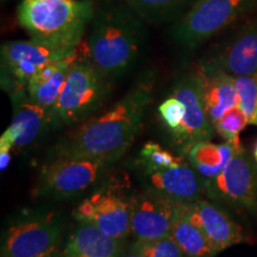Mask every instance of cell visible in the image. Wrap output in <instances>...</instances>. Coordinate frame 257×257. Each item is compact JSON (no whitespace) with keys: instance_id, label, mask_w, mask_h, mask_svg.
Here are the masks:
<instances>
[{"instance_id":"cell-14","label":"cell","mask_w":257,"mask_h":257,"mask_svg":"<svg viewBox=\"0 0 257 257\" xmlns=\"http://www.w3.org/2000/svg\"><path fill=\"white\" fill-rule=\"evenodd\" d=\"M199 67L219 69L232 76L257 75V19L234 32Z\"/></svg>"},{"instance_id":"cell-23","label":"cell","mask_w":257,"mask_h":257,"mask_svg":"<svg viewBox=\"0 0 257 257\" xmlns=\"http://www.w3.org/2000/svg\"><path fill=\"white\" fill-rule=\"evenodd\" d=\"M184 156L174 155L165 149L159 143L148 142L141 149L138 155V172H153V170L167 168L179 163Z\"/></svg>"},{"instance_id":"cell-21","label":"cell","mask_w":257,"mask_h":257,"mask_svg":"<svg viewBox=\"0 0 257 257\" xmlns=\"http://www.w3.org/2000/svg\"><path fill=\"white\" fill-rule=\"evenodd\" d=\"M170 236L178 243L185 257H214L217 255L205 233L186 214L182 202H179Z\"/></svg>"},{"instance_id":"cell-24","label":"cell","mask_w":257,"mask_h":257,"mask_svg":"<svg viewBox=\"0 0 257 257\" xmlns=\"http://www.w3.org/2000/svg\"><path fill=\"white\" fill-rule=\"evenodd\" d=\"M233 81L238 94V107L246 115L249 124H252L257 113V76H233Z\"/></svg>"},{"instance_id":"cell-19","label":"cell","mask_w":257,"mask_h":257,"mask_svg":"<svg viewBox=\"0 0 257 257\" xmlns=\"http://www.w3.org/2000/svg\"><path fill=\"white\" fill-rule=\"evenodd\" d=\"M76 59L78 53L75 50L38 70L28 83L27 92L29 98L36 104L54 111L68 76L70 66Z\"/></svg>"},{"instance_id":"cell-1","label":"cell","mask_w":257,"mask_h":257,"mask_svg":"<svg viewBox=\"0 0 257 257\" xmlns=\"http://www.w3.org/2000/svg\"><path fill=\"white\" fill-rule=\"evenodd\" d=\"M154 85V74L144 72L110 110L70 128L48 157H87L114 165L133 146L147 107L152 102Z\"/></svg>"},{"instance_id":"cell-28","label":"cell","mask_w":257,"mask_h":257,"mask_svg":"<svg viewBox=\"0 0 257 257\" xmlns=\"http://www.w3.org/2000/svg\"><path fill=\"white\" fill-rule=\"evenodd\" d=\"M11 152H8V150H0V169H2L3 173L8 169L10 162H11Z\"/></svg>"},{"instance_id":"cell-13","label":"cell","mask_w":257,"mask_h":257,"mask_svg":"<svg viewBox=\"0 0 257 257\" xmlns=\"http://www.w3.org/2000/svg\"><path fill=\"white\" fill-rule=\"evenodd\" d=\"M179 202L149 187L135 191L131 214L134 240H156L170 236Z\"/></svg>"},{"instance_id":"cell-4","label":"cell","mask_w":257,"mask_h":257,"mask_svg":"<svg viewBox=\"0 0 257 257\" xmlns=\"http://www.w3.org/2000/svg\"><path fill=\"white\" fill-rule=\"evenodd\" d=\"M66 218L49 207L23 208L6 221L0 257H47L60 249Z\"/></svg>"},{"instance_id":"cell-3","label":"cell","mask_w":257,"mask_h":257,"mask_svg":"<svg viewBox=\"0 0 257 257\" xmlns=\"http://www.w3.org/2000/svg\"><path fill=\"white\" fill-rule=\"evenodd\" d=\"M95 5L94 0H22L17 19L31 40L72 53L92 23Z\"/></svg>"},{"instance_id":"cell-17","label":"cell","mask_w":257,"mask_h":257,"mask_svg":"<svg viewBox=\"0 0 257 257\" xmlns=\"http://www.w3.org/2000/svg\"><path fill=\"white\" fill-rule=\"evenodd\" d=\"M126 242L114 239L95 225L76 221L64 242L62 257H120Z\"/></svg>"},{"instance_id":"cell-15","label":"cell","mask_w":257,"mask_h":257,"mask_svg":"<svg viewBox=\"0 0 257 257\" xmlns=\"http://www.w3.org/2000/svg\"><path fill=\"white\" fill-rule=\"evenodd\" d=\"M182 206L189 219L205 233L217 253L244 240L242 227L217 202L201 198L188 204L182 202Z\"/></svg>"},{"instance_id":"cell-8","label":"cell","mask_w":257,"mask_h":257,"mask_svg":"<svg viewBox=\"0 0 257 257\" xmlns=\"http://www.w3.org/2000/svg\"><path fill=\"white\" fill-rule=\"evenodd\" d=\"M257 8V0H195L170 25L169 36L179 47L194 50Z\"/></svg>"},{"instance_id":"cell-29","label":"cell","mask_w":257,"mask_h":257,"mask_svg":"<svg viewBox=\"0 0 257 257\" xmlns=\"http://www.w3.org/2000/svg\"><path fill=\"white\" fill-rule=\"evenodd\" d=\"M120 257H146V256H143L142 253L137 252L136 250L130 248V245H126V248L124 249V251L120 255Z\"/></svg>"},{"instance_id":"cell-20","label":"cell","mask_w":257,"mask_h":257,"mask_svg":"<svg viewBox=\"0 0 257 257\" xmlns=\"http://www.w3.org/2000/svg\"><path fill=\"white\" fill-rule=\"evenodd\" d=\"M240 148L243 147H234L229 142L213 144L207 141L193 147L186 159L204 182L219 175Z\"/></svg>"},{"instance_id":"cell-16","label":"cell","mask_w":257,"mask_h":257,"mask_svg":"<svg viewBox=\"0 0 257 257\" xmlns=\"http://www.w3.org/2000/svg\"><path fill=\"white\" fill-rule=\"evenodd\" d=\"M144 187L166 195L176 202L197 201L204 194V182L184 156L179 163L167 168L140 172Z\"/></svg>"},{"instance_id":"cell-9","label":"cell","mask_w":257,"mask_h":257,"mask_svg":"<svg viewBox=\"0 0 257 257\" xmlns=\"http://www.w3.org/2000/svg\"><path fill=\"white\" fill-rule=\"evenodd\" d=\"M204 194L223 207L256 212L257 163L255 159L240 148L219 175L204 181Z\"/></svg>"},{"instance_id":"cell-31","label":"cell","mask_w":257,"mask_h":257,"mask_svg":"<svg viewBox=\"0 0 257 257\" xmlns=\"http://www.w3.org/2000/svg\"><path fill=\"white\" fill-rule=\"evenodd\" d=\"M10 2H12V0H0V3H2V5H6V4H9Z\"/></svg>"},{"instance_id":"cell-10","label":"cell","mask_w":257,"mask_h":257,"mask_svg":"<svg viewBox=\"0 0 257 257\" xmlns=\"http://www.w3.org/2000/svg\"><path fill=\"white\" fill-rule=\"evenodd\" d=\"M69 54L34 40L5 42L0 49L3 89L10 96L27 91L29 81L38 70Z\"/></svg>"},{"instance_id":"cell-6","label":"cell","mask_w":257,"mask_h":257,"mask_svg":"<svg viewBox=\"0 0 257 257\" xmlns=\"http://www.w3.org/2000/svg\"><path fill=\"white\" fill-rule=\"evenodd\" d=\"M112 81L87 57H78L54 108L57 126H75L98 114L110 98Z\"/></svg>"},{"instance_id":"cell-22","label":"cell","mask_w":257,"mask_h":257,"mask_svg":"<svg viewBox=\"0 0 257 257\" xmlns=\"http://www.w3.org/2000/svg\"><path fill=\"white\" fill-rule=\"evenodd\" d=\"M135 12L152 25L174 24L195 0H125Z\"/></svg>"},{"instance_id":"cell-32","label":"cell","mask_w":257,"mask_h":257,"mask_svg":"<svg viewBox=\"0 0 257 257\" xmlns=\"http://www.w3.org/2000/svg\"><path fill=\"white\" fill-rule=\"evenodd\" d=\"M253 159H255L256 163H257V146H256V148H255V152H253Z\"/></svg>"},{"instance_id":"cell-27","label":"cell","mask_w":257,"mask_h":257,"mask_svg":"<svg viewBox=\"0 0 257 257\" xmlns=\"http://www.w3.org/2000/svg\"><path fill=\"white\" fill-rule=\"evenodd\" d=\"M159 113L161 119H162L166 126L168 127L170 134H172L181 125L182 120H184L186 114V106L180 99L172 95L167 98L159 106Z\"/></svg>"},{"instance_id":"cell-34","label":"cell","mask_w":257,"mask_h":257,"mask_svg":"<svg viewBox=\"0 0 257 257\" xmlns=\"http://www.w3.org/2000/svg\"><path fill=\"white\" fill-rule=\"evenodd\" d=\"M256 76H257V75H256Z\"/></svg>"},{"instance_id":"cell-7","label":"cell","mask_w":257,"mask_h":257,"mask_svg":"<svg viewBox=\"0 0 257 257\" xmlns=\"http://www.w3.org/2000/svg\"><path fill=\"white\" fill-rule=\"evenodd\" d=\"M112 166L87 157H48L38 174L35 197L50 200L85 198L111 174Z\"/></svg>"},{"instance_id":"cell-2","label":"cell","mask_w":257,"mask_h":257,"mask_svg":"<svg viewBox=\"0 0 257 257\" xmlns=\"http://www.w3.org/2000/svg\"><path fill=\"white\" fill-rule=\"evenodd\" d=\"M146 22L125 0H100L87 40V59L112 80L131 72L148 40Z\"/></svg>"},{"instance_id":"cell-26","label":"cell","mask_w":257,"mask_h":257,"mask_svg":"<svg viewBox=\"0 0 257 257\" xmlns=\"http://www.w3.org/2000/svg\"><path fill=\"white\" fill-rule=\"evenodd\" d=\"M128 245L146 257H185L172 236L156 240H134Z\"/></svg>"},{"instance_id":"cell-33","label":"cell","mask_w":257,"mask_h":257,"mask_svg":"<svg viewBox=\"0 0 257 257\" xmlns=\"http://www.w3.org/2000/svg\"><path fill=\"white\" fill-rule=\"evenodd\" d=\"M252 124L257 125V113H256V117H255V119H253V121H252Z\"/></svg>"},{"instance_id":"cell-25","label":"cell","mask_w":257,"mask_h":257,"mask_svg":"<svg viewBox=\"0 0 257 257\" xmlns=\"http://www.w3.org/2000/svg\"><path fill=\"white\" fill-rule=\"evenodd\" d=\"M249 124L248 118L242 110L237 107L227 111L220 119L214 124V130L224 138L226 142L233 144L234 147H240L239 134Z\"/></svg>"},{"instance_id":"cell-18","label":"cell","mask_w":257,"mask_h":257,"mask_svg":"<svg viewBox=\"0 0 257 257\" xmlns=\"http://www.w3.org/2000/svg\"><path fill=\"white\" fill-rule=\"evenodd\" d=\"M201 98L211 124L217 123L231 108L238 106V94L233 76L219 69H198Z\"/></svg>"},{"instance_id":"cell-12","label":"cell","mask_w":257,"mask_h":257,"mask_svg":"<svg viewBox=\"0 0 257 257\" xmlns=\"http://www.w3.org/2000/svg\"><path fill=\"white\" fill-rule=\"evenodd\" d=\"M11 100L14 114L0 137V150L23 152L43 138L49 128L57 126L54 111L32 101L27 91L12 95Z\"/></svg>"},{"instance_id":"cell-30","label":"cell","mask_w":257,"mask_h":257,"mask_svg":"<svg viewBox=\"0 0 257 257\" xmlns=\"http://www.w3.org/2000/svg\"><path fill=\"white\" fill-rule=\"evenodd\" d=\"M47 257H62V251H61V249H59L53 253H50V255H48Z\"/></svg>"},{"instance_id":"cell-11","label":"cell","mask_w":257,"mask_h":257,"mask_svg":"<svg viewBox=\"0 0 257 257\" xmlns=\"http://www.w3.org/2000/svg\"><path fill=\"white\" fill-rule=\"evenodd\" d=\"M173 95L186 106L181 125L170 134L179 155L186 157L193 147L211 141L216 130L205 111L198 73H186L179 76L173 86Z\"/></svg>"},{"instance_id":"cell-5","label":"cell","mask_w":257,"mask_h":257,"mask_svg":"<svg viewBox=\"0 0 257 257\" xmlns=\"http://www.w3.org/2000/svg\"><path fill=\"white\" fill-rule=\"evenodd\" d=\"M135 191L125 173H113L88 195L73 212L76 221L95 225L106 234L126 242L131 234V214Z\"/></svg>"}]
</instances>
